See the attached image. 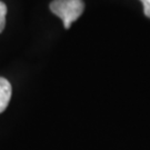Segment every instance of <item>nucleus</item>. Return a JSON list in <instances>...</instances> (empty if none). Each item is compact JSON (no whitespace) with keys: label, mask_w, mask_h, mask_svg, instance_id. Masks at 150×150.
I'll return each mask as SVG.
<instances>
[{"label":"nucleus","mask_w":150,"mask_h":150,"mask_svg":"<svg viewBox=\"0 0 150 150\" xmlns=\"http://www.w3.org/2000/svg\"><path fill=\"white\" fill-rule=\"evenodd\" d=\"M50 10L62 20L66 29H69L71 23L82 15L85 2L82 0H54L50 4Z\"/></svg>","instance_id":"f257e3e1"},{"label":"nucleus","mask_w":150,"mask_h":150,"mask_svg":"<svg viewBox=\"0 0 150 150\" xmlns=\"http://www.w3.org/2000/svg\"><path fill=\"white\" fill-rule=\"evenodd\" d=\"M6 15H7V6L0 1V32L5 29L6 26Z\"/></svg>","instance_id":"7ed1b4c3"},{"label":"nucleus","mask_w":150,"mask_h":150,"mask_svg":"<svg viewBox=\"0 0 150 150\" xmlns=\"http://www.w3.org/2000/svg\"><path fill=\"white\" fill-rule=\"evenodd\" d=\"M144 5V13L146 17L150 18V0H140Z\"/></svg>","instance_id":"20e7f679"},{"label":"nucleus","mask_w":150,"mask_h":150,"mask_svg":"<svg viewBox=\"0 0 150 150\" xmlns=\"http://www.w3.org/2000/svg\"><path fill=\"white\" fill-rule=\"evenodd\" d=\"M11 85L10 82L0 77V113L5 111L11 98Z\"/></svg>","instance_id":"f03ea898"}]
</instances>
